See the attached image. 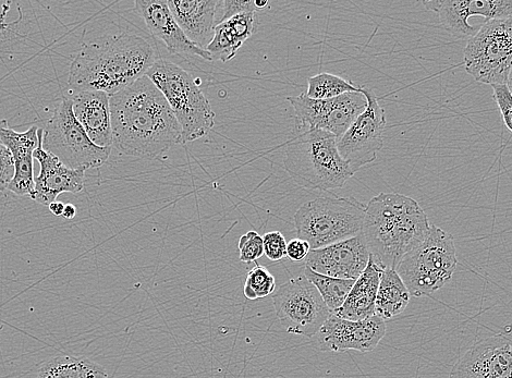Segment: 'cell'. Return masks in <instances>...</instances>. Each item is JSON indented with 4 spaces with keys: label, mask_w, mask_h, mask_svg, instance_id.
<instances>
[{
    "label": "cell",
    "mask_w": 512,
    "mask_h": 378,
    "mask_svg": "<svg viewBox=\"0 0 512 378\" xmlns=\"http://www.w3.org/2000/svg\"><path fill=\"white\" fill-rule=\"evenodd\" d=\"M304 277L319 290L326 306L333 313L343 306L356 283V280L352 279H338L321 275L307 266L304 267Z\"/></svg>",
    "instance_id": "obj_26"
},
{
    "label": "cell",
    "mask_w": 512,
    "mask_h": 378,
    "mask_svg": "<svg viewBox=\"0 0 512 378\" xmlns=\"http://www.w3.org/2000/svg\"><path fill=\"white\" fill-rule=\"evenodd\" d=\"M264 254L268 260L278 262L287 258V241L279 231H271L263 236Z\"/></svg>",
    "instance_id": "obj_31"
},
{
    "label": "cell",
    "mask_w": 512,
    "mask_h": 378,
    "mask_svg": "<svg viewBox=\"0 0 512 378\" xmlns=\"http://www.w3.org/2000/svg\"><path fill=\"white\" fill-rule=\"evenodd\" d=\"M50 207V211L55 216H63L64 210H65V204L62 202H53L52 204L48 205Z\"/></svg>",
    "instance_id": "obj_36"
},
{
    "label": "cell",
    "mask_w": 512,
    "mask_h": 378,
    "mask_svg": "<svg viewBox=\"0 0 512 378\" xmlns=\"http://www.w3.org/2000/svg\"><path fill=\"white\" fill-rule=\"evenodd\" d=\"M39 127L32 126L24 132H17L7 126V121H0V142H2L14 158L15 175L10 181L8 190L19 197L34 200V152L39 146Z\"/></svg>",
    "instance_id": "obj_19"
},
{
    "label": "cell",
    "mask_w": 512,
    "mask_h": 378,
    "mask_svg": "<svg viewBox=\"0 0 512 378\" xmlns=\"http://www.w3.org/2000/svg\"><path fill=\"white\" fill-rule=\"evenodd\" d=\"M361 89L362 87H356L355 84L344 78L331 75V73H320V75L308 79L306 94L312 100L326 101L346 93L361 92Z\"/></svg>",
    "instance_id": "obj_27"
},
{
    "label": "cell",
    "mask_w": 512,
    "mask_h": 378,
    "mask_svg": "<svg viewBox=\"0 0 512 378\" xmlns=\"http://www.w3.org/2000/svg\"><path fill=\"white\" fill-rule=\"evenodd\" d=\"M507 87L512 94V67L509 72V76H508V80H507Z\"/></svg>",
    "instance_id": "obj_39"
},
{
    "label": "cell",
    "mask_w": 512,
    "mask_h": 378,
    "mask_svg": "<svg viewBox=\"0 0 512 378\" xmlns=\"http://www.w3.org/2000/svg\"><path fill=\"white\" fill-rule=\"evenodd\" d=\"M254 5L256 9L262 10L265 9L270 3L267 2V0H254Z\"/></svg>",
    "instance_id": "obj_38"
},
{
    "label": "cell",
    "mask_w": 512,
    "mask_h": 378,
    "mask_svg": "<svg viewBox=\"0 0 512 378\" xmlns=\"http://www.w3.org/2000/svg\"><path fill=\"white\" fill-rule=\"evenodd\" d=\"M255 14H242L215 27L214 39L206 51L213 60L228 63L238 54L240 48L254 32Z\"/></svg>",
    "instance_id": "obj_23"
},
{
    "label": "cell",
    "mask_w": 512,
    "mask_h": 378,
    "mask_svg": "<svg viewBox=\"0 0 512 378\" xmlns=\"http://www.w3.org/2000/svg\"><path fill=\"white\" fill-rule=\"evenodd\" d=\"M134 10L154 38L164 43L169 54L200 57L207 62H213L209 52L201 50L187 38L164 0H137Z\"/></svg>",
    "instance_id": "obj_17"
},
{
    "label": "cell",
    "mask_w": 512,
    "mask_h": 378,
    "mask_svg": "<svg viewBox=\"0 0 512 378\" xmlns=\"http://www.w3.org/2000/svg\"><path fill=\"white\" fill-rule=\"evenodd\" d=\"M494 97L506 127L512 132V94L507 84L493 85Z\"/></svg>",
    "instance_id": "obj_33"
},
{
    "label": "cell",
    "mask_w": 512,
    "mask_h": 378,
    "mask_svg": "<svg viewBox=\"0 0 512 378\" xmlns=\"http://www.w3.org/2000/svg\"><path fill=\"white\" fill-rule=\"evenodd\" d=\"M362 93L368 100L367 109L337 141L341 157L355 174L362 167L372 164L384 148L387 123L385 111L375 93L363 87Z\"/></svg>",
    "instance_id": "obj_12"
},
{
    "label": "cell",
    "mask_w": 512,
    "mask_h": 378,
    "mask_svg": "<svg viewBox=\"0 0 512 378\" xmlns=\"http://www.w3.org/2000/svg\"><path fill=\"white\" fill-rule=\"evenodd\" d=\"M386 323L379 316L364 321H348L333 315L324 323L318 343L325 352L373 351L386 335Z\"/></svg>",
    "instance_id": "obj_15"
},
{
    "label": "cell",
    "mask_w": 512,
    "mask_h": 378,
    "mask_svg": "<svg viewBox=\"0 0 512 378\" xmlns=\"http://www.w3.org/2000/svg\"><path fill=\"white\" fill-rule=\"evenodd\" d=\"M14 175V158H12L6 146L0 142V192L8 190V186L12 178H14Z\"/></svg>",
    "instance_id": "obj_34"
},
{
    "label": "cell",
    "mask_w": 512,
    "mask_h": 378,
    "mask_svg": "<svg viewBox=\"0 0 512 378\" xmlns=\"http://www.w3.org/2000/svg\"><path fill=\"white\" fill-rule=\"evenodd\" d=\"M34 158L40 163L41 170L35 177L34 201L41 205L56 202L62 193H80L84 189V169H71L59 161V158L43 149V128L39 129V146Z\"/></svg>",
    "instance_id": "obj_18"
},
{
    "label": "cell",
    "mask_w": 512,
    "mask_h": 378,
    "mask_svg": "<svg viewBox=\"0 0 512 378\" xmlns=\"http://www.w3.org/2000/svg\"><path fill=\"white\" fill-rule=\"evenodd\" d=\"M287 101L294 107L297 136L321 130L332 133L337 139L344 136L368 107L362 89L326 101L312 100L306 93L290 96Z\"/></svg>",
    "instance_id": "obj_10"
},
{
    "label": "cell",
    "mask_w": 512,
    "mask_h": 378,
    "mask_svg": "<svg viewBox=\"0 0 512 378\" xmlns=\"http://www.w3.org/2000/svg\"><path fill=\"white\" fill-rule=\"evenodd\" d=\"M219 0H170V11L195 45L206 51L214 39Z\"/></svg>",
    "instance_id": "obj_21"
},
{
    "label": "cell",
    "mask_w": 512,
    "mask_h": 378,
    "mask_svg": "<svg viewBox=\"0 0 512 378\" xmlns=\"http://www.w3.org/2000/svg\"><path fill=\"white\" fill-rule=\"evenodd\" d=\"M43 149L71 169L101 167L112 149L95 145L73 114L70 97H63L43 128Z\"/></svg>",
    "instance_id": "obj_8"
},
{
    "label": "cell",
    "mask_w": 512,
    "mask_h": 378,
    "mask_svg": "<svg viewBox=\"0 0 512 378\" xmlns=\"http://www.w3.org/2000/svg\"><path fill=\"white\" fill-rule=\"evenodd\" d=\"M458 265L453 235L431 226L428 236L398 264L396 271L411 297H428L453 278Z\"/></svg>",
    "instance_id": "obj_7"
},
{
    "label": "cell",
    "mask_w": 512,
    "mask_h": 378,
    "mask_svg": "<svg viewBox=\"0 0 512 378\" xmlns=\"http://www.w3.org/2000/svg\"><path fill=\"white\" fill-rule=\"evenodd\" d=\"M370 255L367 241L361 233L335 245L311 250L306 266L328 277L357 280L367 268Z\"/></svg>",
    "instance_id": "obj_16"
},
{
    "label": "cell",
    "mask_w": 512,
    "mask_h": 378,
    "mask_svg": "<svg viewBox=\"0 0 512 378\" xmlns=\"http://www.w3.org/2000/svg\"><path fill=\"white\" fill-rule=\"evenodd\" d=\"M258 10L254 0H219L216 14V26L231 18L242 14H249Z\"/></svg>",
    "instance_id": "obj_30"
},
{
    "label": "cell",
    "mask_w": 512,
    "mask_h": 378,
    "mask_svg": "<svg viewBox=\"0 0 512 378\" xmlns=\"http://www.w3.org/2000/svg\"><path fill=\"white\" fill-rule=\"evenodd\" d=\"M273 302L279 321L292 335L312 338L333 315L319 290L304 275L280 286Z\"/></svg>",
    "instance_id": "obj_11"
},
{
    "label": "cell",
    "mask_w": 512,
    "mask_h": 378,
    "mask_svg": "<svg viewBox=\"0 0 512 378\" xmlns=\"http://www.w3.org/2000/svg\"><path fill=\"white\" fill-rule=\"evenodd\" d=\"M162 92L182 130V143L211 132L215 113L190 73L166 59H158L145 75Z\"/></svg>",
    "instance_id": "obj_5"
},
{
    "label": "cell",
    "mask_w": 512,
    "mask_h": 378,
    "mask_svg": "<svg viewBox=\"0 0 512 378\" xmlns=\"http://www.w3.org/2000/svg\"><path fill=\"white\" fill-rule=\"evenodd\" d=\"M382 272L383 268L377 265L370 255L367 268L356 280L343 306L334 314L341 319L356 322L368 320L374 316Z\"/></svg>",
    "instance_id": "obj_22"
},
{
    "label": "cell",
    "mask_w": 512,
    "mask_h": 378,
    "mask_svg": "<svg viewBox=\"0 0 512 378\" xmlns=\"http://www.w3.org/2000/svg\"><path fill=\"white\" fill-rule=\"evenodd\" d=\"M10 10V6L7 5L4 8L2 14H0V54H2L7 48H9L10 43L18 38L20 35L18 32L19 24L22 21L23 15L21 9L19 8L20 17L19 20L15 22H6V14Z\"/></svg>",
    "instance_id": "obj_32"
},
{
    "label": "cell",
    "mask_w": 512,
    "mask_h": 378,
    "mask_svg": "<svg viewBox=\"0 0 512 378\" xmlns=\"http://www.w3.org/2000/svg\"><path fill=\"white\" fill-rule=\"evenodd\" d=\"M449 378H512V334L475 341L456 362Z\"/></svg>",
    "instance_id": "obj_14"
},
{
    "label": "cell",
    "mask_w": 512,
    "mask_h": 378,
    "mask_svg": "<svg viewBox=\"0 0 512 378\" xmlns=\"http://www.w3.org/2000/svg\"><path fill=\"white\" fill-rule=\"evenodd\" d=\"M423 5L435 12L448 33L468 41L480 31L469 22L471 18L487 23L512 17V0H431Z\"/></svg>",
    "instance_id": "obj_13"
},
{
    "label": "cell",
    "mask_w": 512,
    "mask_h": 378,
    "mask_svg": "<svg viewBox=\"0 0 512 378\" xmlns=\"http://www.w3.org/2000/svg\"><path fill=\"white\" fill-rule=\"evenodd\" d=\"M36 378H108V374L88 358L59 356L44 362Z\"/></svg>",
    "instance_id": "obj_25"
},
{
    "label": "cell",
    "mask_w": 512,
    "mask_h": 378,
    "mask_svg": "<svg viewBox=\"0 0 512 378\" xmlns=\"http://www.w3.org/2000/svg\"><path fill=\"white\" fill-rule=\"evenodd\" d=\"M418 201L400 193H380L365 209L362 235L372 259L383 270L393 268L417 248L431 229Z\"/></svg>",
    "instance_id": "obj_3"
},
{
    "label": "cell",
    "mask_w": 512,
    "mask_h": 378,
    "mask_svg": "<svg viewBox=\"0 0 512 378\" xmlns=\"http://www.w3.org/2000/svg\"><path fill=\"white\" fill-rule=\"evenodd\" d=\"M367 205L355 198L322 197L300 206L295 214L298 238L318 250L362 233Z\"/></svg>",
    "instance_id": "obj_6"
},
{
    "label": "cell",
    "mask_w": 512,
    "mask_h": 378,
    "mask_svg": "<svg viewBox=\"0 0 512 378\" xmlns=\"http://www.w3.org/2000/svg\"><path fill=\"white\" fill-rule=\"evenodd\" d=\"M332 133L314 130L298 134L286 149L284 167L292 180L309 191L343 188L355 176L341 157Z\"/></svg>",
    "instance_id": "obj_4"
},
{
    "label": "cell",
    "mask_w": 512,
    "mask_h": 378,
    "mask_svg": "<svg viewBox=\"0 0 512 378\" xmlns=\"http://www.w3.org/2000/svg\"><path fill=\"white\" fill-rule=\"evenodd\" d=\"M157 60L153 45L138 34L103 36L83 45L73 58L68 83L73 92L113 96L144 77Z\"/></svg>",
    "instance_id": "obj_2"
},
{
    "label": "cell",
    "mask_w": 512,
    "mask_h": 378,
    "mask_svg": "<svg viewBox=\"0 0 512 378\" xmlns=\"http://www.w3.org/2000/svg\"><path fill=\"white\" fill-rule=\"evenodd\" d=\"M77 215V207L73 204H66L63 217L65 219H73Z\"/></svg>",
    "instance_id": "obj_37"
},
{
    "label": "cell",
    "mask_w": 512,
    "mask_h": 378,
    "mask_svg": "<svg viewBox=\"0 0 512 378\" xmlns=\"http://www.w3.org/2000/svg\"><path fill=\"white\" fill-rule=\"evenodd\" d=\"M276 279L265 266L255 265L248 273L243 294L248 300L255 301L274 294Z\"/></svg>",
    "instance_id": "obj_28"
},
{
    "label": "cell",
    "mask_w": 512,
    "mask_h": 378,
    "mask_svg": "<svg viewBox=\"0 0 512 378\" xmlns=\"http://www.w3.org/2000/svg\"><path fill=\"white\" fill-rule=\"evenodd\" d=\"M465 66L475 81L492 87L507 84L512 67V17L484 24L468 41Z\"/></svg>",
    "instance_id": "obj_9"
},
{
    "label": "cell",
    "mask_w": 512,
    "mask_h": 378,
    "mask_svg": "<svg viewBox=\"0 0 512 378\" xmlns=\"http://www.w3.org/2000/svg\"><path fill=\"white\" fill-rule=\"evenodd\" d=\"M113 149L131 157L163 156L182 143V130L165 96L146 76L111 96Z\"/></svg>",
    "instance_id": "obj_1"
},
{
    "label": "cell",
    "mask_w": 512,
    "mask_h": 378,
    "mask_svg": "<svg viewBox=\"0 0 512 378\" xmlns=\"http://www.w3.org/2000/svg\"><path fill=\"white\" fill-rule=\"evenodd\" d=\"M311 251L309 242L296 238L287 243V258L295 263L306 261Z\"/></svg>",
    "instance_id": "obj_35"
},
{
    "label": "cell",
    "mask_w": 512,
    "mask_h": 378,
    "mask_svg": "<svg viewBox=\"0 0 512 378\" xmlns=\"http://www.w3.org/2000/svg\"><path fill=\"white\" fill-rule=\"evenodd\" d=\"M410 299V292L397 271L385 268L377 292L375 315L385 322L393 320L408 308Z\"/></svg>",
    "instance_id": "obj_24"
},
{
    "label": "cell",
    "mask_w": 512,
    "mask_h": 378,
    "mask_svg": "<svg viewBox=\"0 0 512 378\" xmlns=\"http://www.w3.org/2000/svg\"><path fill=\"white\" fill-rule=\"evenodd\" d=\"M239 259L242 263L251 264L264 255L263 237L256 231H248L239 240Z\"/></svg>",
    "instance_id": "obj_29"
},
{
    "label": "cell",
    "mask_w": 512,
    "mask_h": 378,
    "mask_svg": "<svg viewBox=\"0 0 512 378\" xmlns=\"http://www.w3.org/2000/svg\"><path fill=\"white\" fill-rule=\"evenodd\" d=\"M73 114L100 148L113 149L111 96L101 91H79L70 96Z\"/></svg>",
    "instance_id": "obj_20"
}]
</instances>
